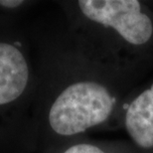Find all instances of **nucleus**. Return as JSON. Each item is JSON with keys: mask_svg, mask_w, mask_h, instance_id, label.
I'll return each mask as SVG.
<instances>
[{"mask_svg": "<svg viewBox=\"0 0 153 153\" xmlns=\"http://www.w3.org/2000/svg\"><path fill=\"white\" fill-rule=\"evenodd\" d=\"M40 85L36 144L43 153L88 133L120 128L122 108L138 79L93 57L64 28L34 40Z\"/></svg>", "mask_w": 153, "mask_h": 153, "instance_id": "1", "label": "nucleus"}, {"mask_svg": "<svg viewBox=\"0 0 153 153\" xmlns=\"http://www.w3.org/2000/svg\"><path fill=\"white\" fill-rule=\"evenodd\" d=\"M67 29L91 56L139 79L153 63V9L140 0L61 2Z\"/></svg>", "mask_w": 153, "mask_h": 153, "instance_id": "2", "label": "nucleus"}, {"mask_svg": "<svg viewBox=\"0 0 153 153\" xmlns=\"http://www.w3.org/2000/svg\"><path fill=\"white\" fill-rule=\"evenodd\" d=\"M39 85L34 41L12 24L0 23V153L37 149Z\"/></svg>", "mask_w": 153, "mask_h": 153, "instance_id": "3", "label": "nucleus"}, {"mask_svg": "<svg viewBox=\"0 0 153 153\" xmlns=\"http://www.w3.org/2000/svg\"><path fill=\"white\" fill-rule=\"evenodd\" d=\"M120 128L139 153H153V79L136 85L127 97Z\"/></svg>", "mask_w": 153, "mask_h": 153, "instance_id": "4", "label": "nucleus"}, {"mask_svg": "<svg viewBox=\"0 0 153 153\" xmlns=\"http://www.w3.org/2000/svg\"><path fill=\"white\" fill-rule=\"evenodd\" d=\"M45 153H139L130 141H103L87 137L71 140Z\"/></svg>", "mask_w": 153, "mask_h": 153, "instance_id": "5", "label": "nucleus"}, {"mask_svg": "<svg viewBox=\"0 0 153 153\" xmlns=\"http://www.w3.org/2000/svg\"><path fill=\"white\" fill-rule=\"evenodd\" d=\"M31 4H33L31 1L25 0H0V13L6 15L16 14Z\"/></svg>", "mask_w": 153, "mask_h": 153, "instance_id": "6", "label": "nucleus"}]
</instances>
